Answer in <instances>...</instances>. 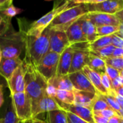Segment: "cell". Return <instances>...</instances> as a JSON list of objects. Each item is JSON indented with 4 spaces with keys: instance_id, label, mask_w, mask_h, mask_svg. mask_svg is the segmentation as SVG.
<instances>
[{
    "instance_id": "obj_1",
    "label": "cell",
    "mask_w": 123,
    "mask_h": 123,
    "mask_svg": "<svg viewBox=\"0 0 123 123\" xmlns=\"http://www.w3.org/2000/svg\"><path fill=\"white\" fill-rule=\"evenodd\" d=\"M50 28L48 27L38 37H25V63L36 66L44 55L49 51Z\"/></svg>"
},
{
    "instance_id": "obj_2",
    "label": "cell",
    "mask_w": 123,
    "mask_h": 123,
    "mask_svg": "<svg viewBox=\"0 0 123 123\" xmlns=\"http://www.w3.org/2000/svg\"><path fill=\"white\" fill-rule=\"evenodd\" d=\"M26 31L20 28L19 31L14 30L12 25L8 30L0 36V48L2 58H19L25 50Z\"/></svg>"
},
{
    "instance_id": "obj_3",
    "label": "cell",
    "mask_w": 123,
    "mask_h": 123,
    "mask_svg": "<svg viewBox=\"0 0 123 123\" xmlns=\"http://www.w3.org/2000/svg\"><path fill=\"white\" fill-rule=\"evenodd\" d=\"M25 65L26 67L25 92L31 99L32 105H33L46 95L48 82L39 73L35 66L26 63Z\"/></svg>"
},
{
    "instance_id": "obj_4",
    "label": "cell",
    "mask_w": 123,
    "mask_h": 123,
    "mask_svg": "<svg viewBox=\"0 0 123 123\" xmlns=\"http://www.w3.org/2000/svg\"><path fill=\"white\" fill-rule=\"evenodd\" d=\"M88 13L84 4H76L72 1L71 6L58 14L49 27L52 30L66 32L72 24Z\"/></svg>"
},
{
    "instance_id": "obj_5",
    "label": "cell",
    "mask_w": 123,
    "mask_h": 123,
    "mask_svg": "<svg viewBox=\"0 0 123 123\" xmlns=\"http://www.w3.org/2000/svg\"><path fill=\"white\" fill-rule=\"evenodd\" d=\"M71 4L72 1L57 2V4H55L53 9H51L48 13L29 25L27 30H26V35L32 37L40 36L46 30V28L50 26L56 16L69 6H71Z\"/></svg>"
},
{
    "instance_id": "obj_6",
    "label": "cell",
    "mask_w": 123,
    "mask_h": 123,
    "mask_svg": "<svg viewBox=\"0 0 123 123\" xmlns=\"http://www.w3.org/2000/svg\"><path fill=\"white\" fill-rule=\"evenodd\" d=\"M74 1L76 4H84L89 13L115 14L123 9V0H76Z\"/></svg>"
},
{
    "instance_id": "obj_7",
    "label": "cell",
    "mask_w": 123,
    "mask_h": 123,
    "mask_svg": "<svg viewBox=\"0 0 123 123\" xmlns=\"http://www.w3.org/2000/svg\"><path fill=\"white\" fill-rule=\"evenodd\" d=\"M12 105L17 118L21 122L32 119V101L28 94L25 92L16 93L10 95Z\"/></svg>"
},
{
    "instance_id": "obj_8",
    "label": "cell",
    "mask_w": 123,
    "mask_h": 123,
    "mask_svg": "<svg viewBox=\"0 0 123 123\" xmlns=\"http://www.w3.org/2000/svg\"><path fill=\"white\" fill-rule=\"evenodd\" d=\"M73 48V57L69 74L81 71L84 66H88L90 55L89 42H82L71 45Z\"/></svg>"
},
{
    "instance_id": "obj_9",
    "label": "cell",
    "mask_w": 123,
    "mask_h": 123,
    "mask_svg": "<svg viewBox=\"0 0 123 123\" xmlns=\"http://www.w3.org/2000/svg\"><path fill=\"white\" fill-rule=\"evenodd\" d=\"M60 54L48 51L35 66L39 73L48 81L57 74Z\"/></svg>"
},
{
    "instance_id": "obj_10",
    "label": "cell",
    "mask_w": 123,
    "mask_h": 123,
    "mask_svg": "<svg viewBox=\"0 0 123 123\" xmlns=\"http://www.w3.org/2000/svg\"><path fill=\"white\" fill-rule=\"evenodd\" d=\"M25 74L26 67L23 61V63L14 71L11 77L6 81L8 87L10 90V95L25 92Z\"/></svg>"
},
{
    "instance_id": "obj_11",
    "label": "cell",
    "mask_w": 123,
    "mask_h": 123,
    "mask_svg": "<svg viewBox=\"0 0 123 123\" xmlns=\"http://www.w3.org/2000/svg\"><path fill=\"white\" fill-rule=\"evenodd\" d=\"M49 44V51H52L60 55L71 45L66 32L55 31L52 30L51 29Z\"/></svg>"
},
{
    "instance_id": "obj_12",
    "label": "cell",
    "mask_w": 123,
    "mask_h": 123,
    "mask_svg": "<svg viewBox=\"0 0 123 123\" xmlns=\"http://www.w3.org/2000/svg\"><path fill=\"white\" fill-rule=\"evenodd\" d=\"M62 110L55 98L50 97L46 94V95L40 99L39 102L32 105V119L37 117L39 115L48 112L53 110Z\"/></svg>"
},
{
    "instance_id": "obj_13",
    "label": "cell",
    "mask_w": 123,
    "mask_h": 123,
    "mask_svg": "<svg viewBox=\"0 0 123 123\" xmlns=\"http://www.w3.org/2000/svg\"><path fill=\"white\" fill-rule=\"evenodd\" d=\"M68 76L74 89L97 94H99L82 70L73 74H68Z\"/></svg>"
},
{
    "instance_id": "obj_14",
    "label": "cell",
    "mask_w": 123,
    "mask_h": 123,
    "mask_svg": "<svg viewBox=\"0 0 123 123\" xmlns=\"http://www.w3.org/2000/svg\"><path fill=\"white\" fill-rule=\"evenodd\" d=\"M87 17L92 22V23L97 27L107 25L119 26L120 25L119 20L115 14L91 12L87 14Z\"/></svg>"
},
{
    "instance_id": "obj_15",
    "label": "cell",
    "mask_w": 123,
    "mask_h": 123,
    "mask_svg": "<svg viewBox=\"0 0 123 123\" xmlns=\"http://www.w3.org/2000/svg\"><path fill=\"white\" fill-rule=\"evenodd\" d=\"M61 108L66 111L71 112L76 116L79 117L84 121L88 123H95L93 117V112L92 109H89L86 107H84L81 106H78L75 105H66L63 103H61L57 102Z\"/></svg>"
},
{
    "instance_id": "obj_16",
    "label": "cell",
    "mask_w": 123,
    "mask_h": 123,
    "mask_svg": "<svg viewBox=\"0 0 123 123\" xmlns=\"http://www.w3.org/2000/svg\"><path fill=\"white\" fill-rule=\"evenodd\" d=\"M23 63V60L19 58H2L0 62V75L7 81L14 71Z\"/></svg>"
},
{
    "instance_id": "obj_17",
    "label": "cell",
    "mask_w": 123,
    "mask_h": 123,
    "mask_svg": "<svg viewBox=\"0 0 123 123\" xmlns=\"http://www.w3.org/2000/svg\"><path fill=\"white\" fill-rule=\"evenodd\" d=\"M66 34L71 45L87 42L81 29V17L67 29Z\"/></svg>"
},
{
    "instance_id": "obj_18",
    "label": "cell",
    "mask_w": 123,
    "mask_h": 123,
    "mask_svg": "<svg viewBox=\"0 0 123 123\" xmlns=\"http://www.w3.org/2000/svg\"><path fill=\"white\" fill-rule=\"evenodd\" d=\"M73 48L70 45L60 55L56 75H68L73 57Z\"/></svg>"
},
{
    "instance_id": "obj_19",
    "label": "cell",
    "mask_w": 123,
    "mask_h": 123,
    "mask_svg": "<svg viewBox=\"0 0 123 123\" xmlns=\"http://www.w3.org/2000/svg\"><path fill=\"white\" fill-rule=\"evenodd\" d=\"M74 104L75 105L81 106L92 110V106L95 99L97 97V94L90 93L87 92L78 91L74 89Z\"/></svg>"
},
{
    "instance_id": "obj_20",
    "label": "cell",
    "mask_w": 123,
    "mask_h": 123,
    "mask_svg": "<svg viewBox=\"0 0 123 123\" xmlns=\"http://www.w3.org/2000/svg\"><path fill=\"white\" fill-rule=\"evenodd\" d=\"M82 71H84V73L85 74L86 77L89 79V80L90 81V82L92 83L93 86L96 89V90L97 91V92L99 94L108 95L107 91L105 89V88L102 85L101 76L99 74H98L97 73L94 71L92 69H91L87 66H84L83 68Z\"/></svg>"
},
{
    "instance_id": "obj_21",
    "label": "cell",
    "mask_w": 123,
    "mask_h": 123,
    "mask_svg": "<svg viewBox=\"0 0 123 123\" xmlns=\"http://www.w3.org/2000/svg\"><path fill=\"white\" fill-rule=\"evenodd\" d=\"M48 85L56 90L74 91V86L69 79L68 75H55L48 81Z\"/></svg>"
},
{
    "instance_id": "obj_22",
    "label": "cell",
    "mask_w": 123,
    "mask_h": 123,
    "mask_svg": "<svg viewBox=\"0 0 123 123\" xmlns=\"http://www.w3.org/2000/svg\"><path fill=\"white\" fill-rule=\"evenodd\" d=\"M81 29L83 33L89 43L97 40L99 36L97 32V27H95L87 17V14L81 17Z\"/></svg>"
},
{
    "instance_id": "obj_23",
    "label": "cell",
    "mask_w": 123,
    "mask_h": 123,
    "mask_svg": "<svg viewBox=\"0 0 123 123\" xmlns=\"http://www.w3.org/2000/svg\"><path fill=\"white\" fill-rule=\"evenodd\" d=\"M87 66H89L91 69H92L100 76L106 74V63L103 59L97 56H94L90 54Z\"/></svg>"
},
{
    "instance_id": "obj_24",
    "label": "cell",
    "mask_w": 123,
    "mask_h": 123,
    "mask_svg": "<svg viewBox=\"0 0 123 123\" xmlns=\"http://www.w3.org/2000/svg\"><path fill=\"white\" fill-rule=\"evenodd\" d=\"M47 123H68L66 112L63 110H53L46 113Z\"/></svg>"
},
{
    "instance_id": "obj_25",
    "label": "cell",
    "mask_w": 123,
    "mask_h": 123,
    "mask_svg": "<svg viewBox=\"0 0 123 123\" xmlns=\"http://www.w3.org/2000/svg\"><path fill=\"white\" fill-rule=\"evenodd\" d=\"M55 100L58 102L66 104V105H74V91L67 90H56L55 96L54 97Z\"/></svg>"
},
{
    "instance_id": "obj_26",
    "label": "cell",
    "mask_w": 123,
    "mask_h": 123,
    "mask_svg": "<svg viewBox=\"0 0 123 123\" xmlns=\"http://www.w3.org/2000/svg\"><path fill=\"white\" fill-rule=\"evenodd\" d=\"M112 35L99 37L97 40H95L93 43H90V45H89L90 51L96 50L100 49L102 48H105L106 46L112 45Z\"/></svg>"
},
{
    "instance_id": "obj_27",
    "label": "cell",
    "mask_w": 123,
    "mask_h": 123,
    "mask_svg": "<svg viewBox=\"0 0 123 123\" xmlns=\"http://www.w3.org/2000/svg\"><path fill=\"white\" fill-rule=\"evenodd\" d=\"M115 47L112 44V45H110L105 48H102L96 50L90 51V54H92L94 56H97L104 60L105 58L112 57V53L115 50Z\"/></svg>"
},
{
    "instance_id": "obj_28",
    "label": "cell",
    "mask_w": 123,
    "mask_h": 123,
    "mask_svg": "<svg viewBox=\"0 0 123 123\" xmlns=\"http://www.w3.org/2000/svg\"><path fill=\"white\" fill-rule=\"evenodd\" d=\"M119 26L107 25V26L97 27V32L99 37L110 36V35H115L119 31Z\"/></svg>"
},
{
    "instance_id": "obj_29",
    "label": "cell",
    "mask_w": 123,
    "mask_h": 123,
    "mask_svg": "<svg viewBox=\"0 0 123 123\" xmlns=\"http://www.w3.org/2000/svg\"><path fill=\"white\" fill-rule=\"evenodd\" d=\"M99 96L104 101H105V102L109 105V106H110L115 112H117V114L119 116L122 117L121 115H120V110H121V109H120V107L118 103L117 102V101H116L115 97L110 96V95H102V94H99Z\"/></svg>"
},
{
    "instance_id": "obj_30",
    "label": "cell",
    "mask_w": 123,
    "mask_h": 123,
    "mask_svg": "<svg viewBox=\"0 0 123 123\" xmlns=\"http://www.w3.org/2000/svg\"><path fill=\"white\" fill-rule=\"evenodd\" d=\"M3 122L4 123H22L17 117L14 110L13 109L12 105L11 103V105H9L7 111L4 115V117H3Z\"/></svg>"
},
{
    "instance_id": "obj_31",
    "label": "cell",
    "mask_w": 123,
    "mask_h": 123,
    "mask_svg": "<svg viewBox=\"0 0 123 123\" xmlns=\"http://www.w3.org/2000/svg\"><path fill=\"white\" fill-rule=\"evenodd\" d=\"M106 65L110 66L120 72L123 69V57L119 58H107L104 59Z\"/></svg>"
},
{
    "instance_id": "obj_32",
    "label": "cell",
    "mask_w": 123,
    "mask_h": 123,
    "mask_svg": "<svg viewBox=\"0 0 123 123\" xmlns=\"http://www.w3.org/2000/svg\"><path fill=\"white\" fill-rule=\"evenodd\" d=\"M105 110H112L109 105L104 101L99 96V94L97 95V99H95V102L93 104L92 106V112H99V111H102Z\"/></svg>"
},
{
    "instance_id": "obj_33",
    "label": "cell",
    "mask_w": 123,
    "mask_h": 123,
    "mask_svg": "<svg viewBox=\"0 0 123 123\" xmlns=\"http://www.w3.org/2000/svg\"><path fill=\"white\" fill-rule=\"evenodd\" d=\"M11 21V18L7 17L1 12H0V36L4 34L12 25Z\"/></svg>"
},
{
    "instance_id": "obj_34",
    "label": "cell",
    "mask_w": 123,
    "mask_h": 123,
    "mask_svg": "<svg viewBox=\"0 0 123 123\" xmlns=\"http://www.w3.org/2000/svg\"><path fill=\"white\" fill-rule=\"evenodd\" d=\"M21 11H22L21 9H19L15 7L13 4H12V5L9 6L8 8H6L5 10H4V11H0V12H2L5 16H6L7 17L12 19V17H15L17 14H19Z\"/></svg>"
},
{
    "instance_id": "obj_35",
    "label": "cell",
    "mask_w": 123,
    "mask_h": 123,
    "mask_svg": "<svg viewBox=\"0 0 123 123\" xmlns=\"http://www.w3.org/2000/svg\"><path fill=\"white\" fill-rule=\"evenodd\" d=\"M106 74L108 76L110 79L112 81L113 80H115L116 78H117L120 75V72L119 71H117V69H115L110 66L106 65Z\"/></svg>"
},
{
    "instance_id": "obj_36",
    "label": "cell",
    "mask_w": 123,
    "mask_h": 123,
    "mask_svg": "<svg viewBox=\"0 0 123 123\" xmlns=\"http://www.w3.org/2000/svg\"><path fill=\"white\" fill-rule=\"evenodd\" d=\"M93 115H99V116H102L104 117H106L107 119H110L111 117H112L113 116L115 115H118L117 114V112H115L113 110H105L102 111H99V112H92ZM119 116V115H118Z\"/></svg>"
},
{
    "instance_id": "obj_37",
    "label": "cell",
    "mask_w": 123,
    "mask_h": 123,
    "mask_svg": "<svg viewBox=\"0 0 123 123\" xmlns=\"http://www.w3.org/2000/svg\"><path fill=\"white\" fill-rule=\"evenodd\" d=\"M66 117L68 123H88L79 117L69 112H66Z\"/></svg>"
},
{
    "instance_id": "obj_38",
    "label": "cell",
    "mask_w": 123,
    "mask_h": 123,
    "mask_svg": "<svg viewBox=\"0 0 123 123\" xmlns=\"http://www.w3.org/2000/svg\"><path fill=\"white\" fill-rule=\"evenodd\" d=\"M112 44L115 48L123 49V38L117 36L116 35H113L112 40Z\"/></svg>"
},
{
    "instance_id": "obj_39",
    "label": "cell",
    "mask_w": 123,
    "mask_h": 123,
    "mask_svg": "<svg viewBox=\"0 0 123 123\" xmlns=\"http://www.w3.org/2000/svg\"><path fill=\"white\" fill-rule=\"evenodd\" d=\"M112 85L115 90L121 86H123V77L120 75L117 78H116L115 80L112 81Z\"/></svg>"
},
{
    "instance_id": "obj_40",
    "label": "cell",
    "mask_w": 123,
    "mask_h": 123,
    "mask_svg": "<svg viewBox=\"0 0 123 123\" xmlns=\"http://www.w3.org/2000/svg\"><path fill=\"white\" fill-rule=\"evenodd\" d=\"M13 4L12 0H0V11H4Z\"/></svg>"
},
{
    "instance_id": "obj_41",
    "label": "cell",
    "mask_w": 123,
    "mask_h": 123,
    "mask_svg": "<svg viewBox=\"0 0 123 123\" xmlns=\"http://www.w3.org/2000/svg\"><path fill=\"white\" fill-rule=\"evenodd\" d=\"M93 117H94V120L95 123H108L109 119H107L106 117L96 115H93Z\"/></svg>"
},
{
    "instance_id": "obj_42",
    "label": "cell",
    "mask_w": 123,
    "mask_h": 123,
    "mask_svg": "<svg viewBox=\"0 0 123 123\" xmlns=\"http://www.w3.org/2000/svg\"><path fill=\"white\" fill-rule=\"evenodd\" d=\"M119 57H123V49L115 48L111 58H119Z\"/></svg>"
},
{
    "instance_id": "obj_43",
    "label": "cell",
    "mask_w": 123,
    "mask_h": 123,
    "mask_svg": "<svg viewBox=\"0 0 123 123\" xmlns=\"http://www.w3.org/2000/svg\"><path fill=\"white\" fill-rule=\"evenodd\" d=\"M123 120V117L115 115L108 120V123H120Z\"/></svg>"
},
{
    "instance_id": "obj_44",
    "label": "cell",
    "mask_w": 123,
    "mask_h": 123,
    "mask_svg": "<svg viewBox=\"0 0 123 123\" xmlns=\"http://www.w3.org/2000/svg\"><path fill=\"white\" fill-rule=\"evenodd\" d=\"M4 101V86L2 84H0V107L3 105Z\"/></svg>"
},
{
    "instance_id": "obj_45",
    "label": "cell",
    "mask_w": 123,
    "mask_h": 123,
    "mask_svg": "<svg viewBox=\"0 0 123 123\" xmlns=\"http://www.w3.org/2000/svg\"><path fill=\"white\" fill-rule=\"evenodd\" d=\"M115 15L117 18V19L119 20L120 23L121 25H123V9L118 12H117Z\"/></svg>"
},
{
    "instance_id": "obj_46",
    "label": "cell",
    "mask_w": 123,
    "mask_h": 123,
    "mask_svg": "<svg viewBox=\"0 0 123 123\" xmlns=\"http://www.w3.org/2000/svg\"><path fill=\"white\" fill-rule=\"evenodd\" d=\"M117 36L121 37V38H123V25H120L119 26V31L115 34Z\"/></svg>"
},
{
    "instance_id": "obj_47",
    "label": "cell",
    "mask_w": 123,
    "mask_h": 123,
    "mask_svg": "<svg viewBox=\"0 0 123 123\" xmlns=\"http://www.w3.org/2000/svg\"><path fill=\"white\" fill-rule=\"evenodd\" d=\"M115 91L117 94H118V95H120V96H121V97H123V86H121V87L115 89Z\"/></svg>"
},
{
    "instance_id": "obj_48",
    "label": "cell",
    "mask_w": 123,
    "mask_h": 123,
    "mask_svg": "<svg viewBox=\"0 0 123 123\" xmlns=\"http://www.w3.org/2000/svg\"><path fill=\"white\" fill-rule=\"evenodd\" d=\"M31 123H47L45 121L43 120H40V119H38L37 117L35 118H33L32 119V122Z\"/></svg>"
},
{
    "instance_id": "obj_49",
    "label": "cell",
    "mask_w": 123,
    "mask_h": 123,
    "mask_svg": "<svg viewBox=\"0 0 123 123\" xmlns=\"http://www.w3.org/2000/svg\"><path fill=\"white\" fill-rule=\"evenodd\" d=\"M2 59V53H1V48H0V62Z\"/></svg>"
},
{
    "instance_id": "obj_50",
    "label": "cell",
    "mask_w": 123,
    "mask_h": 123,
    "mask_svg": "<svg viewBox=\"0 0 123 123\" xmlns=\"http://www.w3.org/2000/svg\"><path fill=\"white\" fill-rule=\"evenodd\" d=\"M32 122V120H28V121H25V122H22V123H31Z\"/></svg>"
},
{
    "instance_id": "obj_51",
    "label": "cell",
    "mask_w": 123,
    "mask_h": 123,
    "mask_svg": "<svg viewBox=\"0 0 123 123\" xmlns=\"http://www.w3.org/2000/svg\"><path fill=\"white\" fill-rule=\"evenodd\" d=\"M120 76H121L122 77H123V69L120 71Z\"/></svg>"
},
{
    "instance_id": "obj_52",
    "label": "cell",
    "mask_w": 123,
    "mask_h": 123,
    "mask_svg": "<svg viewBox=\"0 0 123 123\" xmlns=\"http://www.w3.org/2000/svg\"><path fill=\"white\" fill-rule=\"evenodd\" d=\"M0 123H4V122H3V118H1V117H0Z\"/></svg>"
},
{
    "instance_id": "obj_53",
    "label": "cell",
    "mask_w": 123,
    "mask_h": 123,
    "mask_svg": "<svg viewBox=\"0 0 123 123\" xmlns=\"http://www.w3.org/2000/svg\"><path fill=\"white\" fill-rule=\"evenodd\" d=\"M123 123V120H122V121H121V123Z\"/></svg>"
},
{
    "instance_id": "obj_54",
    "label": "cell",
    "mask_w": 123,
    "mask_h": 123,
    "mask_svg": "<svg viewBox=\"0 0 123 123\" xmlns=\"http://www.w3.org/2000/svg\"><path fill=\"white\" fill-rule=\"evenodd\" d=\"M122 117H123V115H122Z\"/></svg>"
},
{
    "instance_id": "obj_55",
    "label": "cell",
    "mask_w": 123,
    "mask_h": 123,
    "mask_svg": "<svg viewBox=\"0 0 123 123\" xmlns=\"http://www.w3.org/2000/svg\"><path fill=\"white\" fill-rule=\"evenodd\" d=\"M0 84H1V83H0Z\"/></svg>"
}]
</instances>
